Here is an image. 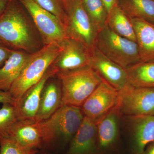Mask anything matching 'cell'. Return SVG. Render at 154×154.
Returning <instances> with one entry per match:
<instances>
[{"label":"cell","mask_w":154,"mask_h":154,"mask_svg":"<svg viewBox=\"0 0 154 154\" xmlns=\"http://www.w3.org/2000/svg\"><path fill=\"white\" fill-rule=\"evenodd\" d=\"M0 41L30 54L45 45L30 15L18 0H8L0 16Z\"/></svg>","instance_id":"1"},{"label":"cell","mask_w":154,"mask_h":154,"mask_svg":"<svg viewBox=\"0 0 154 154\" xmlns=\"http://www.w3.org/2000/svg\"><path fill=\"white\" fill-rule=\"evenodd\" d=\"M84 118L81 107L62 105L49 118L38 122L43 145L70 142L82 124Z\"/></svg>","instance_id":"2"},{"label":"cell","mask_w":154,"mask_h":154,"mask_svg":"<svg viewBox=\"0 0 154 154\" xmlns=\"http://www.w3.org/2000/svg\"><path fill=\"white\" fill-rule=\"evenodd\" d=\"M61 50L59 43L52 42L45 45L38 51L30 54L9 91L16 102L26 91L42 79Z\"/></svg>","instance_id":"3"},{"label":"cell","mask_w":154,"mask_h":154,"mask_svg":"<svg viewBox=\"0 0 154 154\" xmlns=\"http://www.w3.org/2000/svg\"><path fill=\"white\" fill-rule=\"evenodd\" d=\"M55 76L61 86L62 105L80 107L102 82L90 66L59 72Z\"/></svg>","instance_id":"4"},{"label":"cell","mask_w":154,"mask_h":154,"mask_svg":"<svg viewBox=\"0 0 154 154\" xmlns=\"http://www.w3.org/2000/svg\"><path fill=\"white\" fill-rule=\"evenodd\" d=\"M96 48L125 69L140 62L137 42L114 33L107 24L98 33Z\"/></svg>","instance_id":"5"},{"label":"cell","mask_w":154,"mask_h":154,"mask_svg":"<svg viewBox=\"0 0 154 154\" xmlns=\"http://www.w3.org/2000/svg\"><path fill=\"white\" fill-rule=\"evenodd\" d=\"M82 0H72L65 8L67 38L79 42L93 51L96 48L98 32L83 7Z\"/></svg>","instance_id":"6"},{"label":"cell","mask_w":154,"mask_h":154,"mask_svg":"<svg viewBox=\"0 0 154 154\" xmlns=\"http://www.w3.org/2000/svg\"><path fill=\"white\" fill-rule=\"evenodd\" d=\"M122 116L154 115V88L127 84L118 91L117 105Z\"/></svg>","instance_id":"7"},{"label":"cell","mask_w":154,"mask_h":154,"mask_svg":"<svg viewBox=\"0 0 154 154\" xmlns=\"http://www.w3.org/2000/svg\"><path fill=\"white\" fill-rule=\"evenodd\" d=\"M33 20L45 45L60 43L67 38L65 28L54 15L42 8L34 0H18Z\"/></svg>","instance_id":"8"},{"label":"cell","mask_w":154,"mask_h":154,"mask_svg":"<svg viewBox=\"0 0 154 154\" xmlns=\"http://www.w3.org/2000/svg\"><path fill=\"white\" fill-rule=\"evenodd\" d=\"M59 43L61 51L50 67L56 74L90 66L93 51L85 45L70 38Z\"/></svg>","instance_id":"9"},{"label":"cell","mask_w":154,"mask_h":154,"mask_svg":"<svg viewBox=\"0 0 154 154\" xmlns=\"http://www.w3.org/2000/svg\"><path fill=\"white\" fill-rule=\"evenodd\" d=\"M118 103V91L102 81L81 107L85 117L96 122Z\"/></svg>","instance_id":"10"},{"label":"cell","mask_w":154,"mask_h":154,"mask_svg":"<svg viewBox=\"0 0 154 154\" xmlns=\"http://www.w3.org/2000/svg\"><path fill=\"white\" fill-rule=\"evenodd\" d=\"M122 116L117 105L96 123L99 154H107L117 147L120 138Z\"/></svg>","instance_id":"11"},{"label":"cell","mask_w":154,"mask_h":154,"mask_svg":"<svg viewBox=\"0 0 154 154\" xmlns=\"http://www.w3.org/2000/svg\"><path fill=\"white\" fill-rule=\"evenodd\" d=\"M129 135L131 154H142L154 141V115L122 116Z\"/></svg>","instance_id":"12"},{"label":"cell","mask_w":154,"mask_h":154,"mask_svg":"<svg viewBox=\"0 0 154 154\" xmlns=\"http://www.w3.org/2000/svg\"><path fill=\"white\" fill-rule=\"evenodd\" d=\"M90 67L102 81L117 91L127 84L126 69L110 60L96 48L92 52Z\"/></svg>","instance_id":"13"},{"label":"cell","mask_w":154,"mask_h":154,"mask_svg":"<svg viewBox=\"0 0 154 154\" xmlns=\"http://www.w3.org/2000/svg\"><path fill=\"white\" fill-rule=\"evenodd\" d=\"M55 75V72L49 68L42 79L26 91L16 102L14 106L19 121L36 122L42 92L47 81Z\"/></svg>","instance_id":"14"},{"label":"cell","mask_w":154,"mask_h":154,"mask_svg":"<svg viewBox=\"0 0 154 154\" xmlns=\"http://www.w3.org/2000/svg\"><path fill=\"white\" fill-rule=\"evenodd\" d=\"M66 154H99L94 122L85 117L82 124L70 142Z\"/></svg>","instance_id":"15"},{"label":"cell","mask_w":154,"mask_h":154,"mask_svg":"<svg viewBox=\"0 0 154 154\" xmlns=\"http://www.w3.org/2000/svg\"><path fill=\"white\" fill-rule=\"evenodd\" d=\"M30 149H37L43 146L42 136L38 122L19 121L13 125L5 135Z\"/></svg>","instance_id":"16"},{"label":"cell","mask_w":154,"mask_h":154,"mask_svg":"<svg viewBox=\"0 0 154 154\" xmlns=\"http://www.w3.org/2000/svg\"><path fill=\"white\" fill-rule=\"evenodd\" d=\"M51 78L47 81L42 92L36 122L49 118L62 105L60 82L59 80H51Z\"/></svg>","instance_id":"17"},{"label":"cell","mask_w":154,"mask_h":154,"mask_svg":"<svg viewBox=\"0 0 154 154\" xmlns=\"http://www.w3.org/2000/svg\"><path fill=\"white\" fill-rule=\"evenodd\" d=\"M131 20L135 32L140 62H154V24L143 19Z\"/></svg>","instance_id":"18"},{"label":"cell","mask_w":154,"mask_h":154,"mask_svg":"<svg viewBox=\"0 0 154 154\" xmlns=\"http://www.w3.org/2000/svg\"><path fill=\"white\" fill-rule=\"evenodd\" d=\"M30 54L15 50L0 68V91L9 92L21 73Z\"/></svg>","instance_id":"19"},{"label":"cell","mask_w":154,"mask_h":154,"mask_svg":"<svg viewBox=\"0 0 154 154\" xmlns=\"http://www.w3.org/2000/svg\"><path fill=\"white\" fill-rule=\"evenodd\" d=\"M126 70L128 85L136 88H154V62H140Z\"/></svg>","instance_id":"20"},{"label":"cell","mask_w":154,"mask_h":154,"mask_svg":"<svg viewBox=\"0 0 154 154\" xmlns=\"http://www.w3.org/2000/svg\"><path fill=\"white\" fill-rule=\"evenodd\" d=\"M118 6L130 19L154 24V0H119Z\"/></svg>","instance_id":"21"},{"label":"cell","mask_w":154,"mask_h":154,"mask_svg":"<svg viewBox=\"0 0 154 154\" xmlns=\"http://www.w3.org/2000/svg\"><path fill=\"white\" fill-rule=\"evenodd\" d=\"M107 25L119 36L136 42L131 20L118 6L112 9L108 14Z\"/></svg>","instance_id":"22"},{"label":"cell","mask_w":154,"mask_h":154,"mask_svg":"<svg viewBox=\"0 0 154 154\" xmlns=\"http://www.w3.org/2000/svg\"><path fill=\"white\" fill-rule=\"evenodd\" d=\"M84 8L98 33L107 24L108 13L102 0H82Z\"/></svg>","instance_id":"23"},{"label":"cell","mask_w":154,"mask_h":154,"mask_svg":"<svg viewBox=\"0 0 154 154\" xmlns=\"http://www.w3.org/2000/svg\"><path fill=\"white\" fill-rule=\"evenodd\" d=\"M16 107L9 103L3 104L0 109V137H3L14 124L19 121Z\"/></svg>","instance_id":"24"},{"label":"cell","mask_w":154,"mask_h":154,"mask_svg":"<svg viewBox=\"0 0 154 154\" xmlns=\"http://www.w3.org/2000/svg\"><path fill=\"white\" fill-rule=\"evenodd\" d=\"M36 149L22 146L17 141L5 137H0V154H36Z\"/></svg>","instance_id":"25"},{"label":"cell","mask_w":154,"mask_h":154,"mask_svg":"<svg viewBox=\"0 0 154 154\" xmlns=\"http://www.w3.org/2000/svg\"><path fill=\"white\" fill-rule=\"evenodd\" d=\"M42 8L56 17L65 28L66 23V13L60 0H34ZM66 30V29H65Z\"/></svg>","instance_id":"26"},{"label":"cell","mask_w":154,"mask_h":154,"mask_svg":"<svg viewBox=\"0 0 154 154\" xmlns=\"http://www.w3.org/2000/svg\"><path fill=\"white\" fill-rule=\"evenodd\" d=\"M14 50L0 41V68L5 64Z\"/></svg>","instance_id":"27"},{"label":"cell","mask_w":154,"mask_h":154,"mask_svg":"<svg viewBox=\"0 0 154 154\" xmlns=\"http://www.w3.org/2000/svg\"><path fill=\"white\" fill-rule=\"evenodd\" d=\"M15 103V100L9 92L0 91V103H9L14 105Z\"/></svg>","instance_id":"28"},{"label":"cell","mask_w":154,"mask_h":154,"mask_svg":"<svg viewBox=\"0 0 154 154\" xmlns=\"http://www.w3.org/2000/svg\"><path fill=\"white\" fill-rule=\"evenodd\" d=\"M108 11V14L112 9L118 6L119 0H102Z\"/></svg>","instance_id":"29"},{"label":"cell","mask_w":154,"mask_h":154,"mask_svg":"<svg viewBox=\"0 0 154 154\" xmlns=\"http://www.w3.org/2000/svg\"><path fill=\"white\" fill-rule=\"evenodd\" d=\"M142 154H154V141L147 146Z\"/></svg>","instance_id":"30"},{"label":"cell","mask_w":154,"mask_h":154,"mask_svg":"<svg viewBox=\"0 0 154 154\" xmlns=\"http://www.w3.org/2000/svg\"><path fill=\"white\" fill-rule=\"evenodd\" d=\"M8 0H0V16L3 14L7 6Z\"/></svg>","instance_id":"31"},{"label":"cell","mask_w":154,"mask_h":154,"mask_svg":"<svg viewBox=\"0 0 154 154\" xmlns=\"http://www.w3.org/2000/svg\"><path fill=\"white\" fill-rule=\"evenodd\" d=\"M72 0H60L61 3L64 9L66 7L67 5Z\"/></svg>","instance_id":"32"},{"label":"cell","mask_w":154,"mask_h":154,"mask_svg":"<svg viewBox=\"0 0 154 154\" xmlns=\"http://www.w3.org/2000/svg\"></svg>","instance_id":"33"},{"label":"cell","mask_w":154,"mask_h":154,"mask_svg":"<svg viewBox=\"0 0 154 154\" xmlns=\"http://www.w3.org/2000/svg\"></svg>","instance_id":"34"}]
</instances>
